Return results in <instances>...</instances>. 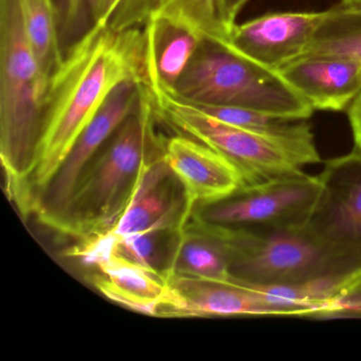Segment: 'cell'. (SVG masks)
<instances>
[{
	"mask_svg": "<svg viewBox=\"0 0 361 361\" xmlns=\"http://www.w3.org/2000/svg\"><path fill=\"white\" fill-rule=\"evenodd\" d=\"M126 82H149L147 27H94L64 54L48 84L37 162L30 180L35 198L60 168L109 94Z\"/></svg>",
	"mask_w": 361,
	"mask_h": 361,
	"instance_id": "6da1fadb",
	"label": "cell"
},
{
	"mask_svg": "<svg viewBox=\"0 0 361 361\" xmlns=\"http://www.w3.org/2000/svg\"><path fill=\"white\" fill-rule=\"evenodd\" d=\"M47 90L18 0H0V158L9 197L26 216Z\"/></svg>",
	"mask_w": 361,
	"mask_h": 361,
	"instance_id": "7a4b0ae2",
	"label": "cell"
},
{
	"mask_svg": "<svg viewBox=\"0 0 361 361\" xmlns=\"http://www.w3.org/2000/svg\"><path fill=\"white\" fill-rule=\"evenodd\" d=\"M156 120L145 85L136 111L82 173L56 231L82 240L116 227L132 197L143 164L164 147L166 139L156 133Z\"/></svg>",
	"mask_w": 361,
	"mask_h": 361,
	"instance_id": "3957f363",
	"label": "cell"
},
{
	"mask_svg": "<svg viewBox=\"0 0 361 361\" xmlns=\"http://www.w3.org/2000/svg\"><path fill=\"white\" fill-rule=\"evenodd\" d=\"M221 228L232 280L262 287L336 282L348 288L361 279V249L329 244L305 225Z\"/></svg>",
	"mask_w": 361,
	"mask_h": 361,
	"instance_id": "277c9868",
	"label": "cell"
},
{
	"mask_svg": "<svg viewBox=\"0 0 361 361\" xmlns=\"http://www.w3.org/2000/svg\"><path fill=\"white\" fill-rule=\"evenodd\" d=\"M173 90L192 104L240 107L307 120L314 111L276 69L251 60L224 42L202 41Z\"/></svg>",
	"mask_w": 361,
	"mask_h": 361,
	"instance_id": "5b68a950",
	"label": "cell"
},
{
	"mask_svg": "<svg viewBox=\"0 0 361 361\" xmlns=\"http://www.w3.org/2000/svg\"><path fill=\"white\" fill-rule=\"evenodd\" d=\"M147 88L158 120L225 156L240 171L245 183H259L303 169L279 143L221 121L179 98L160 80L152 51Z\"/></svg>",
	"mask_w": 361,
	"mask_h": 361,
	"instance_id": "8992f818",
	"label": "cell"
},
{
	"mask_svg": "<svg viewBox=\"0 0 361 361\" xmlns=\"http://www.w3.org/2000/svg\"><path fill=\"white\" fill-rule=\"evenodd\" d=\"M320 190L319 176L298 171L245 183L226 197L196 206L189 219L231 229L305 225Z\"/></svg>",
	"mask_w": 361,
	"mask_h": 361,
	"instance_id": "52a82bcc",
	"label": "cell"
},
{
	"mask_svg": "<svg viewBox=\"0 0 361 361\" xmlns=\"http://www.w3.org/2000/svg\"><path fill=\"white\" fill-rule=\"evenodd\" d=\"M145 84L126 82L116 87L86 126L54 176L35 198L33 214L58 230L78 180L114 133L136 111Z\"/></svg>",
	"mask_w": 361,
	"mask_h": 361,
	"instance_id": "ba28073f",
	"label": "cell"
},
{
	"mask_svg": "<svg viewBox=\"0 0 361 361\" xmlns=\"http://www.w3.org/2000/svg\"><path fill=\"white\" fill-rule=\"evenodd\" d=\"M67 255L94 268L90 282L107 299L140 314L164 316L170 299L168 279L120 255L111 234L82 240Z\"/></svg>",
	"mask_w": 361,
	"mask_h": 361,
	"instance_id": "9c48e42d",
	"label": "cell"
},
{
	"mask_svg": "<svg viewBox=\"0 0 361 361\" xmlns=\"http://www.w3.org/2000/svg\"><path fill=\"white\" fill-rule=\"evenodd\" d=\"M320 193L305 226L334 246L361 249V153L325 162Z\"/></svg>",
	"mask_w": 361,
	"mask_h": 361,
	"instance_id": "30bf717a",
	"label": "cell"
},
{
	"mask_svg": "<svg viewBox=\"0 0 361 361\" xmlns=\"http://www.w3.org/2000/svg\"><path fill=\"white\" fill-rule=\"evenodd\" d=\"M164 147L145 160L123 215L107 233L123 238L153 230H181L189 221L185 191L164 159Z\"/></svg>",
	"mask_w": 361,
	"mask_h": 361,
	"instance_id": "8fae6325",
	"label": "cell"
},
{
	"mask_svg": "<svg viewBox=\"0 0 361 361\" xmlns=\"http://www.w3.org/2000/svg\"><path fill=\"white\" fill-rule=\"evenodd\" d=\"M326 10L321 12H274L235 24L230 45L251 60L278 69L307 49Z\"/></svg>",
	"mask_w": 361,
	"mask_h": 361,
	"instance_id": "7c38bea8",
	"label": "cell"
},
{
	"mask_svg": "<svg viewBox=\"0 0 361 361\" xmlns=\"http://www.w3.org/2000/svg\"><path fill=\"white\" fill-rule=\"evenodd\" d=\"M168 283L170 299L164 317L283 316L259 289L232 279L207 280L173 274Z\"/></svg>",
	"mask_w": 361,
	"mask_h": 361,
	"instance_id": "4fadbf2b",
	"label": "cell"
},
{
	"mask_svg": "<svg viewBox=\"0 0 361 361\" xmlns=\"http://www.w3.org/2000/svg\"><path fill=\"white\" fill-rule=\"evenodd\" d=\"M164 156L183 185L190 212L245 185L240 171L225 156L187 135L164 140Z\"/></svg>",
	"mask_w": 361,
	"mask_h": 361,
	"instance_id": "5bb4252c",
	"label": "cell"
},
{
	"mask_svg": "<svg viewBox=\"0 0 361 361\" xmlns=\"http://www.w3.org/2000/svg\"><path fill=\"white\" fill-rule=\"evenodd\" d=\"M276 71L319 111H346L361 94V61L355 59H297Z\"/></svg>",
	"mask_w": 361,
	"mask_h": 361,
	"instance_id": "9a60e30c",
	"label": "cell"
},
{
	"mask_svg": "<svg viewBox=\"0 0 361 361\" xmlns=\"http://www.w3.org/2000/svg\"><path fill=\"white\" fill-rule=\"evenodd\" d=\"M192 105L221 121L250 130L279 143L302 166L320 162V155L314 145L312 126L308 123L307 119L280 117L240 107Z\"/></svg>",
	"mask_w": 361,
	"mask_h": 361,
	"instance_id": "2e32d148",
	"label": "cell"
},
{
	"mask_svg": "<svg viewBox=\"0 0 361 361\" xmlns=\"http://www.w3.org/2000/svg\"><path fill=\"white\" fill-rule=\"evenodd\" d=\"M229 266L223 228L189 219L179 235L170 276L230 280Z\"/></svg>",
	"mask_w": 361,
	"mask_h": 361,
	"instance_id": "e0dca14e",
	"label": "cell"
},
{
	"mask_svg": "<svg viewBox=\"0 0 361 361\" xmlns=\"http://www.w3.org/2000/svg\"><path fill=\"white\" fill-rule=\"evenodd\" d=\"M151 20L185 29L202 41L230 43L232 28L219 0H153Z\"/></svg>",
	"mask_w": 361,
	"mask_h": 361,
	"instance_id": "ac0fdd59",
	"label": "cell"
},
{
	"mask_svg": "<svg viewBox=\"0 0 361 361\" xmlns=\"http://www.w3.org/2000/svg\"><path fill=\"white\" fill-rule=\"evenodd\" d=\"M314 56L361 61V1H340L326 10L307 49L298 59Z\"/></svg>",
	"mask_w": 361,
	"mask_h": 361,
	"instance_id": "d6986e66",
	"label": "cell"
},
{
	"mask_svg": "<svg viewBox=\"0 0 361 361\" xmlns=\"http://www.w3.org/2000/svg\"><path fill=\"white\" fill-rule=\"evenodd\" d=\"M23 24L42 73L49 84L64 59L54 0H18Z\"/></svg>",
	"mask_w": 361,
	"mask_h": 361,
	"instance_id": "ffe728a7",
	"label": "cell"
},
{
	"mask_svg": "<svg viewBox=\"0 0 361 361\" xmlns=\"http://www.w3.org/2000/svg\"><path fill=\"white\" fill-rule=\"evenodd\" d=\"M147 27L158 75L164 85L174 90L202 41L185 29L160 20H149Z\"/></svg>",
	"mask_w": 361,
	"mask_h": 361,
	"instance_id": "44dd1931",
	"label": "cell"
},
{
	"mask_svg": "<svg viewBox=\"0 0 361 361\" xmlns=\"http://www.w3.org/2000/svg\"><path fill=\"white\" fill-rule=\"evenodd\" d=\"M181 230H153L123 238L111 235L120 255L168 279Z\"/></svg>",
	"mask_w": 361,
	"mask_h": 361,
	"instance_id": "7402d4cb",
	"label": "cell"
},
{
	"mask_svg": "<svg viewBox=\"0 0 361 361\" xmlns=\"http://www.w3.org/2000/svg\"><path fill=\"white\" fill-rule=\"evenodd\" d=\"M63 51L75 45L94 27H106L113 0H54Z\"/></svg>",
	"mask_w": 361,
	"mask_h": 361,
	"instance_id": "603a6c76",
	"label": "cell"
},
{
	"mask_svg": "<svg viewBox=\"0 0 361 361\" xmlns=\"http://www.w3.org/2000/svg\"><path fill=\"white\" fill-rule=\"evenodd\" d=\"M153 0H113L106 26L128 29L147 25Z\"/></svg>",
	"mask_w": 361,
	"mask_h": 361,
	"instance_id": "cb8c5ba5",
	"label": "cell"
},
{
	"mask_svg": "<svg viewBox=\"0 0 361 361\" xmlns=\"http://www.w3.org/2000/svg\"><path fill=\"white\" fill-rule=\"evenodd\" d=\"M314 317H361V279L331 300L326 307Z\"/></svg>",
	"mask_w": 361,
	"mask_h": 361,
	"instance_id": "d4e9b609",
	"label": "cell"
},
{
	"mask_svg": "<svg viewBox=\"0 0 361 361\" xmlns=\"http://www.w3.org/2000/svg\"><path fill=\"white\" fill-rule=\"evenodd\" d=\"M346 113L354 137L355 149L361 153V94L355 99Z\"/></svg>",
	"mask_w": 361,
	"mask_h": 361,
	"instance_id": "484cf974",
	"label": "cell"
},
{
	"mask_svg": "<svg viewBox=\"0 0 361 361\" xmlns=\"http://www.w3.org/2000/svg\"><path fill=\"white\" fill-rule=\"evenodd\" d=\"M226 22L231 28L236 24L235 20L248 0H219Z\"/></svg>",
	"mask_w": 361,
	"mask_h": 361,
	"instance_id": "4316f807",
	"label": "cell"
},
{
	"mask_svg": "<svg viewBox=\"0 0 361 361\" xmlns=\"http://www.w3.org/2000/svg\"><path fill=\"white\" fill-rule=\"evenodd\" d=\"M341 1H346V3H350V1H361V0H341Z\"/></svg>",
	"mask_w": 361,
	"mask_h": 361,
	"instance_id": "83f0119b",
	"label": "cell"
}]
</instances>
